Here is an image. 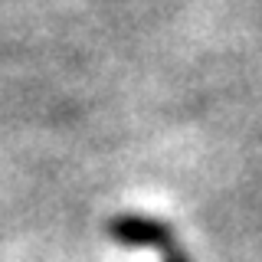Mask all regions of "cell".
Returning <instances> with one entry per match:
<instances>
[{
	"label": "cell",
	"instance_id": "1",
	"mask_svg": "<svg viewBox=\"0 0 262 262\" xmlns=\"http://www.w3.org/2000/svg\"><path fill=\"white\" fill-rule=\"evenodd\" d=\"M105 229H108L112 243L128 246V249H154V252H161V259H170L174 252L184 249L177 243L174 229L164 223V220L141 216V213H115L108 223H105Z\"/></svg>",
	"mask_w": 262,
	"mask_h": 262
},
{
	"label": "cell",
	"instance_id": "2",
	"mask_svg": "<svg viewBox=\"0 0 262 262\" xmlns=\"http://www.w3.org/2000/svg\"><path fill=\"white\" fill-rule=\"evenodd\" d=\"M164 262H190V252L187 249H180V252H174L170 259H164Z\"/></svg>",
	"mask_w": 262,
	"mask_h": 262
}]
</instances>
